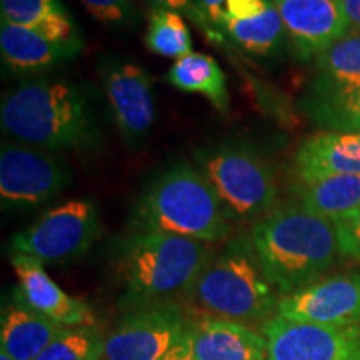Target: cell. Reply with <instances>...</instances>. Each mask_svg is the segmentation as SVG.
Segmentation results:
<instances>
[{"instance_id": "1", "label": "cell", "mask_w": 360, "mask_h": 360, "mask_svg": "<svg viewBox=\"0 0 360 360\" xmlns=\"http://www.w3.org/2000/svg\"><path fill=\"white\" fill-rule=\"evenodd\" d=\"M0 125L11 141L42 150L89 152L101 143V127L85 90L49 75L25 77L2 96Z\"/></svg>"}, {"instance_id": "2", "label": "cell", "mask_w": 360, "mask_h": 360, "mask_svg": "<svg viewBox=\"0 0 360 360\" xmlns=\"http://www.w3.org/2000/svg\"><path fill=\"white\" fill-rule=\"evenodd\" d=\"M249 237L265 277L281 297L317 282L342 259L332 220L299 202L270 210L254 222Z\"/></svg>"}, {"instance_id": "3", "label": "cell", "mask_w": 360, "mask_h": 360, "mask_svg": "<svg viewBox=\"0 0 360 360\" xmlns=\"http://www.w3.org/2000/svg\"><path fill=\"white\" fill-rule=\"evenodd\" d=\"M112 252L125 312L186 295L217 250L193 238L130 229Z\"/></svg>"}, {"instance_id": "4", "label": "cell", "mask_w": 360, "mask_h": 360, "mask_svg": "<svg viewBox=\"0 0 360 360\" xmlns=\"http://www.w3.org/2000/svg\"><path fill=\"white\" fill-rule=\"evenodd\" d=\"M232 219L195 165L179 160L146 184L130 212L132 231L164 232L215 245L232 237Z\"/></svg>"}, {"instance_id": "5", "label": "cell", "mask_w": 360, "mask_h": 360, "mask_svg": "<svg viewBox=\"0 0 360 360\" xmlns=\"http://www.w3.org/2000/svg\"><path fill=\"white\" fill-rule=\"evenodd\" d=\"M186 297L210 317L260 328L277 314L281 294L265 277L247 232L227 238Z\"/></svg>"}, {"instance_id": "6", "label": "cell", "mask_w": 360, "mask_h": 360, "mask_svg": "<svg viewBox=\"0 0 360 360\" xmlns=\"http://www.w3.org/2000/svg\"><path fill=\"white\" fill-rule=\"evenodd\" d=\"M232 222H257L277 207L278 182L267 157L249 142L225 141L193 152Z\"/></svg>"}, {"instance_id": "7", "label": "cell", "mask_w": 360, "mask_h": 360, "mask_svg": "<svg viewBox=\"0 0 360 360\" xmlns=\"http://www.w3.org/2000/svg\"><path fill=\"white\" fill-rule=\"evenodd\" d=\"M98 207L90 199L67 200L40 215L8 242L11 254H24L44 265H65L82 259L101 236Z\"/></svg>"}, {"instance_id": "8", "label": "cell", "mask_w": 360, "mask_h": 360, "mask_svg": "<svg viewBox=\"0 0 360 360\" xmlns=\"http://www.w3.org/2000/svg\"><path fill=\"white\" fill-rule=\"evenodd\" d=\"M72 184L64 157L15 141L0 148V200L4 210L30 212L56 200Z\"/></svg>"}, {"instance_id": "9", "label": "cell", "mask_w": 360, "mask_h": 360, "mask_svg": "<svg viewBox=\"0 0 360 360\" xmlns=\"http://www.w3.org/2000/svg\"><path fill=\"white\" fill-rule=\"evenodd\" d=\"M191 326L177 300L125 310L105 334L102 360H160Z\"/></svg>"}, {"instance_id": "10", "label": "cell", "mask_w": 360, "mask_h": 360, "mask_svg": "<svg viewBox=\"0 0 360 360\" xmlns=\"http://www.w3.org/2000/svg\"><path fill=\"white\" fill-rule=\"evenodd\" d=\"M259 330L267 340V360H360V326H321L274 315Z\"/></svg>"}, {"instance_id": "11", "label": "cell", "mask_w": 360, "mask_h": 360, "mask_svg": "<svg viewBox=\"0 0 360 360\" xmlns=\"http://www.w3.org/2000/svg\"><path fill=\"white\" fill-rule=\"evenodd\" d=\"M102 82L120 137L129 146L142 143L155 122V92L150 74L134 62L110 60L102 67Z\"/></svg>"}, {"instance_id": "12", "label": "cell", "mask_w": 360, "mask_h": 360, "mask_svg": "<svg viewBox=\"0 0 360 360\" xmlns=\"http://www.w3.org/2000/svg\"><path fill=\"white\" fill-rule=\"evenodd\" d=\"M276 315L321 326H360V269L322 277L305 289L282 295Z\"/></svg>"}, {"instance_id": "13", "label": "cell", "mask_w": 360, "mask_h": 360, "mask_svg": "<svg viewBox=\"0 0 360 360\" xmlns=\"http://www.w3.org/2000/svg\"><path fill=\"white\" fill-rule=\"evenodd\" d=\"M297 57H317L350 30L344 0H272Z\"/></svg>"}, {"instance_id": "14", "label": "cell", "mask_w": 360, "mask_h": 360, "mask_svg": "<svg viewBox=\"0 0 360 360\" xmlns=\"http://www.w3.org/2000/svg\"><path fill=\"white\" fill-rule=\"evenodd\" d=\"M11 265L19 281L17 295L27 305L64 327L96 326L92 309L84 300L69 295L57 285L37 259L24 254H11Z\"/></svg>"}, {"instance_id": "15", "label": "cell", "mask_w": 360, "mask_h": 360, "mask_svg": "<svg viewBox=\"0 0 360 360\" xmlns=\"http://www.w3.org/2000/svg\"><path fill=\"white\" fill-rule=\"evenodd\" d=\"M82 51V42H60L37 30L0 22V53L4 65L17 74L44 75L56 67L74 60Z\"/></svg>"}, {"instance_id": "16", "label": "cell", "mask_w": 360, "mask_h": 360, "mask_svg": "<svg viewBox=\"0 0 360 360\" xmlns=\"http://www.w3.org/2000/svg\"><path fill=\"white\" fill-rule=\"evenodd\" d=\"M191 334L197 360H267L262 332L244 323L207 315L191 321Z\"/></svg>"}, {"instance_id": "17", "label": "cell", "mask_w": 360, "mask_h": 360, "mask_svg": "<svg viewBox=\"0 0 360 360\" xmlns=\"http://www.w3.org/2000/svg\"><path fill=\"white\" fill-rule=\"evenodd\" d=\"M299 180L360 175V134L319 132L304 139L294 155Z\"/></svg>"}, {"instance_id": "18", "label": "cell", "mask_w": 360, "mask_h": 360, "mask_svg": "<svg viewBox=\"0 0 360 360\" xmlns=\"http://www.w3.org/2000/svg\"><path fill=\"white\" fill-rule=\"evenodd\" d=\"M315 77L305 101H328L360 90V32L350 29L315 57Z\"/></svg>"}, {"instance_id": "19", "label": "cell", "mask_w": 360, "mask_h": 360, "mask_svg": "<svg viewBox=\"0 0 360 360\" xmlns=\"http://www.w3.org/2000/svg\"><path fill=\"white\" fill-rule=\"evenodd\" d=\"M64 326L45 317L13 294L0 317V349L15 360H35Z\"/></svg>"}, {"instance_id": "20", "label": "cell", "mask_w": 360, "mask_h": 360, "mask_svg": "<svg viewBox=\"0 0 360 360\" xmlns=\"http://www.w3.org/2000/svg\"><path fill=\"white\" fill-rule=\"evenodd\" d=\"M295 202L323 219L335 220L360 210V175L295 180Z\"/></svg>"}, {"instance_id": "21", "label": "cell", "mask_w": 360, "mask_h": 360, "mask_svg": "<svg viewBox=\"0 0 360 360\" xmlns=\"http://www.w3.org/2000/svg\"><path fill=\"white\" fill-rule=\"evenodd\" d=\"M165 80L180 92L205 97L222 114H229L231 110L227 77L217 60L209 53L191 52L177 58L165 74Z\"/></svg>"}, {"instance_id": "22", "label": "cell", "mask_w": 360, "mask_h": 360, "mask_svg": "<svg viewBox=\"0 0 360 360\" xmlns=\"http://www.w3.org/2000/svg\"><path fill=\"white\" fill-rule=\"evenodd\" d=\"M2 19L37 30L60 42H82L74 19L60 0H0Z\"/></svg>"}, {"instance_id": "23", "label": "cell", "mask_w": 360, "mask_h": 360, "mask_svg": "<svg viewBox=\"0 0 360 360\" xmlns=\"http://www.w3.org/2000/svg\"><path fill=\"white\" fill-rule=\"evenodd\" d=\"M225 42L254 57H274L285 42V27L277 7L270 6L257 17L247 20L227 22L222 30Z\"/></svg>"}, {"instance_id": "24", "label": "cell", "mask_w": 360, "mask_h": 360, "mask_svg": "<svg viewBox=\"0 0 360 360\" xmlns=\"http://www.w3.org/2000/svg\"><path fill=\"white\" fill-rule=\"evenodd\" d=\"M146 45L152 53L177 60L192 52L191 30L180 13L152 7L148 12Z\"/></svg>"}, {"instance_id": "25", "label": "cell", "mask_w": 360, "mask_h": 360, "mask_svg": "<svg viewBox=\"0 0 360 360\" xmlns=\"http://www.w3.org/2000/svg\"><path fill=\"white\" fill-rule=\"evenodd\" d=\"M105 334L96 326L64 327L35 360H102Z\"/></svg>"}, {"instance_id": "26", "label": "cell", "mask_w": 360, "mask_h": 360, "mask_svg": "<svg viewBox=\"0 0 360 360\" xmlns=\"http://www.w3.org/2000/svg\"><path fill=\"white\" fill-rule=\"evenodd\" d=\"M304 107L310 119L323 129L360 134V90L328 101H304Z\"/></svg>"}, {"instance_id": "27", "label": "cell", "mask_w": 360, "mask_h": 360, "mask_svg": "<svg viewBox=\"0 0 360 360\" xmlns=\"http://www.w3.org/2000/svg\"><path fill=\"white\" fill-rule=\"evenodd\" d=\"M80 4L94 19L110 29H132L141 17L134 0H80Z\"/></svg>"}, {"instance_id": "28", "label": "cell", "mask_w": 360, "mask_h": 360, "mask_svg": "<svg viewBox=\"0 0 360 360\" xmlns=\"http://www.w3.org/2000/svg\"><path fill=\"white\" fill-rule=\"evenodd\" d=\"M152 7L157 8H165V11L177 12L184 19H188L193 25L199 27L207 35V39L212 40L215 44H225L222 35H220L217 30L210 25V22L205 19V15L199 11L197 4L193 0H147Z\"/></svg>"}, {"instance_id": "29", "label": "cell", "mask_w": 360, "mask_h": 360, "mask_svg": "<svg viewBox=\"0 0 360 360\" xmlns=\"http://www.w3.org/2000/svg\"><path fill=\"white\" fill-rule=\"evenodd\" d=\"M342 259L360 262V210L332 220Z\"/></svg>"}, {"instance_id": "30", "label": "cell", "mask_w": 360, "mask_h": 360, "mask_svg": "<svg viewBox=\"0 0 360 360\" xmlns=\"http://www.w3.org/2000/svg\"><path fill=\"white\" fill-rule=\"evenodd\" d=\"M160 360H197L195 354H193V347H192V334H191V326L184 335L175 342L172 345V349L169 350L167 354L164 355Z\"/></svg>"}, {"instance_id": "31", "label": "cell", "mask_w": 360, "mask_h": 360, "mask_svg": "<svg viewBox=\"0 0 360 360\" xmlns=\"http://www.w3.org/2000/svg\"><path fill=\"white\" fill-rule=\"evenodd\" d=\"M193 2L197 4L199 11L204 13L205 19L210 22V25H212L214 29L220 34L219 27H220V20H222V15L225 11V2H227V0H193Z\"/></svg>"}, {"instance_id": "32", "label": "cell", "mask_w": 360, "mask_h": 360, "mask_svg": "<svg viewBox=\"0 0 360 360\" xmlns=\"http://www.w3.org/2000/svg\"><path fill=\"white\" fill-rule=\"evenodd\" d=\"M345 13L350 24V29L360 32V0H344Z\"/></svg>"}, {"instance_id": "33", "label": "cell", "mask_w": 360, "mask_h": 360, "mask_svg": "<svg viewBox=\"0 0 360 360\" xmlns=\"http://www.w3.org/2000/svg\"><path fill=\"white\" fill-rule=\"evenodd\" d=\"M0 360H15V359H13L11 354H7L6 350L0 349Z\"/></svg>"}]
</instances>
